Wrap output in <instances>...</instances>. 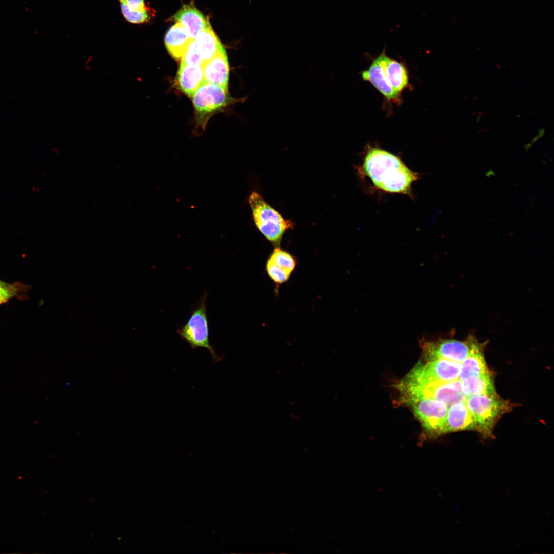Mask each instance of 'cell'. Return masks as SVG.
I'll list each match as a JSON object with an SVG mask.
<instances>
[{"mask_svg":"<svg viewBox=\"0 0 554 554\" xmlns=\"http://www.w3.org/2000/svg\"><path fill=\"white\" fill-rule=\"evenodd\" d=\"M362 169L377 189L388 193L410 195L418 179L399 157L377 147L368 148Z\"/></svg>","mask_w":554,"mask_h":554,"instance_id":"cell-1","label":"cell"},{"mask_svg":"<svg viewBox=\"0 0 554 554\" xmlns=\"http://www.w3.org/2000/svg\"><path fill=\"white\" fill-rule=\"evenodd\" d=\"M248 202L258 230L271 243L278 245L285 232L293 228L292 222L285 219L255 191L251 193Z\"/></svg>","mask_w":554,"mask_h":554,"instance_id":"cell-2","label":"cell"},{"mask_svg":"<svg viewBox=\"0 0 554 554\" xmlns=\"http://www.w3.org/2000/svg\"><path fill=\"white\" fill-rule=\"evenodd\" d=\"M208 293L205 291L197 304L191 310L186 323L177 332L180 338L186 342L192 349L199 347L207 349L214 362L222 360L211 345L209 335V325L207 313L206 300Z\"/></svg>","mask_w":554,"mask_h":554,"instance_id":"cell-3","label":"cell"},{"mask_svg":"<svg viewBox=\"0 0 554 554\" xmlns=\"http://www.w3.org/2000/svg\"><path fill=\"white\" fill-rule=\"evenodd\" d=\"M466 403L476 424V429L486 435L491 434L498 419L510 407L508 403L496 394L466 398Z\"/></svg>","mask_w":554,"mask_h":554,"instance_id":"cell-4","label":"cell"},{"mask_svg":"<svg viewBox=\"0 0 554 554\" xmlns=\"http://www.w3.org/2000/svg\"><path fill=\"white\" fill-rule=\"evenodd\" d=\"M460 363L440 359L417 365L400 383L406 385H426L458 379Z\"/></svg>","mask_w":554,"mask_h":554,"instance_id":"cell-5","label":"cell"},{"mask_svg":"<svg viewBox=\"0 0 554 554\" xmlns=\"http://www.w3.org/2000/svg\"><path fill=\"white\" fill-rule=\"evenodd\" d=\"M398 387L403 394L404 400L428 398L441 401L449 407L454 403L465 401L466 399L459 379L423 386L399 384Z\"/></svg>","mask_w":554,"mask_h":554,"instance_id":"cell-6","label":"cell"},{"mask_svg":"<svg viewBox=\"0 0 554 554\" xmlns=\"http://www.w3.org/2000/svg\"><path fill=\"white\" fill-rule=\"evenodd\" d=\"M422 346L428 361L444 359L460 363L470 354L482 348L481 345L472 337L465 341L453 339L426 341Z\"/></svg>","mask_w":554,"mask_h":554,"instance_id":"cell-7","label":"cell"},{"mask_svg":"<svg viewBox=\"0 0 554 554\" xmlns=\"http://www.w3.org/2000/svg\"><path fill=\"white\" fill-rule=\"evenodd\" d=\"M191 98L198 123L203 128L211 115L229 103L228 90L217 85L204 82Z\"/></svg>","mask_w":554,"mask_h":554,"instance_id":"cell-8","label":"cell"},{"mask_svg":"<svg viewBox=\"0 0 554 554\" xmlns=\"http://www.w3.org/2000/svg\"><path fill=\"white\" fill-rule=\"evenodd\" d=\"M404 401L411 406L414 416L428 433L441 434L448 409L446 404L428 398L410 399Z\"/></svg>","mask_w":554,"mask_h":554,"instance_id":"cell-9","label":"cell"},{"mask_svg":"<svg viewBox=\"0 0 554 554\" xmlns=\"http://www.w3.org/2000/svg\"><path fill=\"white\" fill-rule=\"evenodd\" d=\"M204 82L217 85L228 90L229 66L223 47L212 58L202 64Z\"/></svg>","mask_w":554,"mask_h":554,"instance_id":"cell-10","label":"cell"},{"mask_svg":"<svg viewBox=\"0 0 554 554\" xmlns=\"http://www.w3.org/2000/svg\"><path fill=\"white\" fill-rule=\"evenodd\" d=\"M471 429H476V424L466 401H459L449 406L441 434L449 432Z\"/></svg>","mask_w":554,"mask_h":554,"instance_id":"cell-11","label":"cell"},{"mask_svg":"<svg viewBox=\"0 0 554 554\" xmlns=\"http://www.w3.org/2000/svg\"><path fill=\"white\" fill-rule=\"evenodd\" d=\"M388 83L401 93L409 85V76L404 65L388 56L384 50L377 58Z\"/></svg>","mask_w":554,"mask_h":554,"instance_id":"cell-12","label":"cell"},{"mask_svg":"<svg viewBox=\"0 0 554 554\" xmlns=\"http://www.w3.org/2000/svg\"><path fill=\"white\" fill-rule=\"evenodd\" d=\"M172 19L180 23L194 40L200 31L210 25L208 19L192 3L184 5Z\"/></svg>","mask_w":554,"mask_h":554,"instance_id":"cell-13","label":"cell"},{"mask_svg":"<svg viewBox=\"0 0 554 554\" xmlns=\"http://www.w3.org/2000/svg\"><path fill=\"white\" fill-rule=\"evenodd\" d=\"M361 76L364 80L371 83L386 100L398 102L400 99L401 93L388 83L381 65L376 58L367 69L362 72Z\"/></svg>","mask_w":554,"mask_h":554,"instance_id":"cell-14","label":"cell"},{"mask_svg":"<svg viewBox=\"0 0 554 554\" xmlns=\"http://www.w3.org/2000/svg\"><path fill=\"white\" fill-rule=\"evenodd\" d=\"M203 82L202 65H180L176 75V83L186 95L191 98Z\"/></svg>","mask_w":554,"mask_h":554,"instance_id":"cell-15","label":"cell"},{"mask_svg":"<svg viewBox=\"0 0 554 554\" xmlns=\"http://www.w3.org/2000/svg\"><path fill=\"white\" fill-rule=\"evenodd\" d=\"M192 40L183 26L176 22L167 32L165 44L170 55L180 60Z\"/></svg>","mask_w":554,"mask_h":554,"instance_id":"cell-16","label":"cell"},{"mask_svg":"<svg viewBox=\"0 0 554 554\" xmlns=\"http://www.w3.org/2000/svg\"><path fill=\"white\" fill-rule=\"evenodd\" d=\"M461 382L463 392L466 398L496 393L493 379L489 372L467 378Z\"/></svg>","mask_w":554,"mask_h":554,"instance_id":"cell-17","label":"cell"},{"mask_svg":"<svg viewBox=\"0 0 554 554\" xmlns=\"http://www.w3.org/2000/svg\"><path fill=\"white\" fill-rule=\"evenodd\" d=\"M194 40L203 63L212 58L223 47L210 24L200 31Z\"/></svg>","mask_w":554,"mask_h":554,"instance_id":"cell-18","label":"cell"},{"mask_svg":"<svg viewBox=\"0 0 554 554\" xmlns=\"http://www.w3.org/2000/svg\"><path fill=\"white\" fill-rule=\"evenodd\" d=\"M489 372L481 348L470 354L460 363L458 379L461 381L470 377Z\"/></svg>","mask_w":554,"mask_h":554,"instance_id":"cell-19","label":"cell"},{"mask_svg":"<svg viewBox=\"0 0 554 554\" xmlns=\"http://www.w3.org/2000/svg\"><path fill=\"white\" fill-rule=\"evenodd\" d=\"M118 1L121 12L128 22L133 24H141L150 20V12L144 0Z\"/></svg>","mask_w":554,"mask_h":554,"instance_id":"cell-20","label":"cell"},{"mask_svg":"<svg viewBox=\"0 0 554 554\" xmlns=\"http://www.w3.org/2000/svg\"><path fill=\"white\" fill-rule=\"evenodd\" d=\"M268 259L291 273L297 264L295 258L292 255L280 247H275Z\"/></svg>","mask_w":554,"mask_h":554,"instance_id":"cell-21","label":"cell"},{"mask_svg":"<svg viewBox=\"0 0 554 554\" xmlns=\"http://www.w3.org/2000/svg\"><path fill=\"white\" fill-rule=\"evenodd\" d=\"M203 61L195 40L188 45L181 59V65H202Z\"/></svg>","mask_w":554,"mask_h":554,"instance_id":"cell-22","label":"cell"},{"mask_svg":"<svg viewBox=\"0 0 554 554\" xmlns=\"http://www.w3.org/2000/svg\"><path fill=\"white\" fill-rule=\"evenodd\" d=\"M266 270L270 278L278 284H281L287 282L292 274L277 266L268 259L266 263Z\"/></svg>","mask_w":554,"mask_h":554,"instance_id":"cell-23","label":"cell"},{"mask_svg":"<svg viewBox=\"0 0 554 554\" xmlns=\"http://www.w3.org/2000/svg\"><path fill=\"white\" fill-rule=\"evenodd\" d=\"M22 288L20 284H10L0 280V305L16 296Z\"/></svg>","mask_w":554,"mask_h":554,"instance_id":"cell-24","label":"cell"}]
</instances>
